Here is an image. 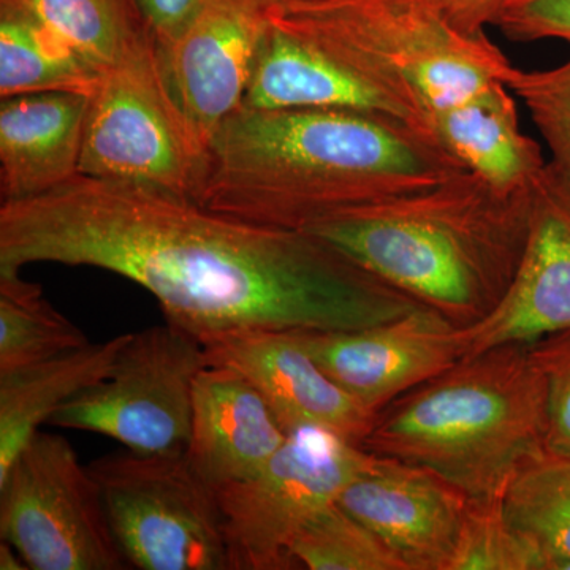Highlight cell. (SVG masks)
Wrapping results in <instances>:
<instances>
[{
    "label": "cell",
    "instance_id": "obj_28",
    "mask_svg": "<svg viewBox=\"0 0 570 570\" xmlns=\"http://www.w3.org/2000/svg\"><path fill=\"white\" fill-rule=\"evenodd\" d=\"M530 351L547 385V453L570 459V332L542 337Z\"/></svg>",
    "mask_w": 570,
    "mask_h": 570
},
{
    "label": "cell",
    "instance_id": "obj_7",
    "mask_svg": "<svg viewBox=\"0 0 570 570\" xmlns=\"http://www.w3.org/2000/svg\"><path fill=\"white\" fill-rule=\"evenodd\" d=\"M205 171L206 153L168 96L149 37L89 96L80 175L197 202Z\"/></svg>",
    "mask_w": 570,
    "mask_h": 570
},
{
    "label": "cell",
    "instance_id": "obj_17",
    "mask_svg": "<svg viewBox=\"0 0 570 570\" xmlns=\"http://www.w3.org/2000/svg\"><path fill=\"white\" fill-rule=\"evenodd\" d=\"M287 433L257 389L225 366H206L194 385L187 455L219 490L249 479L272 460Z\"/></svg>",
    "mask_w": 570,
    "mask_h": 570
},
{
    "label": "cell",
    "instance_id": "obj_18",
    "mask_svg": "<svg viewBox=\"0 0 570 570\" xmlns=\"http://www.w3.org/2000/svg\"><path fill=\"white\" fill-rule=\"evenodd\" d=\"M89 96L39 92L0 100V193L24 202L80 175ZM2 202V204H3Z\"/></svg>",
    "mask_w": 570,
    "mask_h": 570
},
{
    "label": "cell",
    "instance_id": "obj_30",
    "mask_svg": "<svg viewBox=\"0 0 570 570\" xmlns=\"http://www.w3.org/2000/svg\"><path fill=\"white\" fill-rule=\"evenodd\" d=\"M156 47L168 43L193 18L202 0H132Z\"/></svg>",
    "mask_w": 570,
    "mask_h": 570
},
{
    "label": "cell",
    "instance_id": "obj_23",
    "mask_svg": "<svg viewBox=\"0 0 570 570\" xmlns=\"http://www.w3.org/2000/svg\"><path fill=\"white\" fill-rule=\"evenodd\" d=\"M512 527L560 570L570 560V459L543 453L527 464L502 494Z\"/></svg>",
    "mask_w": 570,
    "mask_h": 570
},
{
    "label": "cell",
    "instance_id": "obj_24",
    "mask_svg": "<svg viewBox=\"0 0 570 570\" xmlns=\"http://www.w3.org/2000/svg\"><path fill=\"white\" fill-rule=\"evenodd\" d=\"M88 337L52 307L40 285L0 277V374L85 347Z\"/></svg>",
    "mask_w": 570,
    "mask_h": 570
},
{
    "label": "cell",
    "instance_id": "obj_20",
    "mask_svg": "<svg viewBox=\"0 0 570 570\" xmlns=\"http://www.w3.org/2000/svg\"><path fill=\"white\" fill-rule=\"evenodd\" d=\"M127 335L0 374V480L67 401L110 373Z\"/></svg>",
    "mask_w": 570,
    "mask_h": 570
},
{
    "label": "cell",
    "instance_id": "obj_9",
    "mask_svg": "<svg viewBox=\"0 0 570 570\" xmlns=\"http://www.w3.org/2000/svg\"><path fill=\"white\" fill-rule=\"evenodd\" d=\"M373 460L362 445L321 428L287 433L261 471L217 490L228 570L295 569L296 534Z\"/></svg>",
    "mask_w": 570,
    "mask_h": 570
},
{
    "label": "cell",
    "instance_id": "obj_15",
    "mask_svg": "<svg viewBox=\"0 0 570 570\" xmlns=\"http://www.w3.org/2000/svg\"><path fill=\"white\" fill-rule=\"evenodd\" d=\"M336 502L406 570H450L471 499L425 468L374 455Z\"/></svg>",
    "mask_w": 570,
    "mask_h": 570
},
{
    "label": "cell",
    "instance_id": "obj_22",
    "mask_svg": "<svg viewBox=\"0 0 570 570\" xmlns=\"http://www.w3.org/2000/svg\"><path fill=\"white\" fill-rule=\"evenodd\" d=\"M58 37L82 62L105 73L151 37L132 0H0Z\"/></svg>",
    "mask_w": 570,
    "mask_h": 570
},
{
    "label": "cell",
    "instance_id": "obj_2",
    "mask_svg": "<svg viewBox=\"0 0 570 570\" xmlns=\"http://www.w3.org/2000/svg\"><path fill=\"white\" fill-rule=\"evenodd\" d=\"M461 171L433 134L387 116L242 107L214 135L197 204L303 232L332 214L430 189Z\"/></svg>",
    "mask_w": 570,
    "mask_h": 570
},
{
    "label": "cell",
    "instance_id": "obj_12",
    "mask_svg": "<svg viewBox=\"0 0 570 570\" xmlns=\"http://www.w3.org/2000/svg\"><path fill=\"white\" fill-rule=\"evenodd\" d=\"M296 333L317 365L377 414L461 360L460 326L428 306L367 328Z\"/></svg>",
    "mask_w": 570,
    "mask_h": 570
},
{
    "label": "cell",
    "instance_id": "obj_32",
    "mask_svg": "<svg viewBox=\"0 0 570 570\" xmlns=\"http://www.w3.org/2000/svg\"><path fill=\"white\" fill-rule=\"evenodd\" d=\"M0 569L2 570H24L29 569L24 560L13 547L6 540H0Z\"/></svg>",
    "mask_w": 570,
    "mask_h": 570
},
{
    "label": "cell",
    "instance_id": "obj_3",
    "mask_svg": "<svg viewBox=\"0 0 570 570\" xmlns=\"http://www.w3.org/2000/svg\"><path fill=\"white\" fill-rule=\"evenodd\" d=\"M532 187L501 194L464 170L305 228L384 283L468 326L509 291L530 232Z\"/></svg>",
    "mask_w": 570,
    "mask_h": 570
},
{
    "label": "cell",
    "instance_id": "obj_26",
    "mask_svg": "<svg viewBox=\"0 0 570 570\" xmlns=\"http://www.w3.org/2000/svg\"><path fill=\"white\" fill-rule=\"evenodd\" d=\"M450 570H546V560L493 498L469 502Z\"/></svg>",
    "mask_w": 570,
    "mask_h": 570
},
{
    "label": "cell",
    "instance_id": "obj_27",
    "mask_svg": "<svg viewBox=\"0 0 570 570\" xmlns=\"http://www.w3.org/2000/svg\"><path fill=\"white\" fill-rule=\"evenodd\" d=\"M505 85L530 111L551 154L549 167L570 193V58L547 70L512 67Z\"/></svg>",
    "mask_w": 570,
    "mask_h": 570
},
{
    "label": "cell",
    "instance_id": "obj_19",
    "mask_svg": "<svg viewBox=\"0 0 570 570\" xmlns=\"http://www.w3.org/2000/svg\"><path fill=\"white\" fill-rule=\"evenodd\" d=\"M430 124L464 170L498 193L530 190L547 167L538 141L521 132L515 99L504 81L442 108Z\"/></svg>",
    "mask_w": 570,
    "mask_h": 570
},
{
    "label": "cell",
    "instance_id": "obj_6",
    "mask_svg": "<svg viewBox=\"0 0 570 570\" xmlns=\"http://www.w3.org/2000/svg\"><path fill=\"white\" fill-rule=\"evenodd\" d=\"M112 535L127 564L141 570H228L217 490L187 449L129 450L92 461Z\"/></svg>",
    "mask_w": 570,
    "mask_h": 570
},
{
    "label": "cell",
    "instance_id": "obj_16",
    "mask_svg": "<svg viewBox=\"0 0 570 570\" xmlns=\"http://www.w3.org/2000/svg\"><path fill=\"white\" fill-rule=\"evenodd\" d=\"M242 107L365 112L433 134L425 119L403 100L272 21L255 55Z\"/></svg>",
    "mask_w": 570,
    "mask_h": 570
},
{
    "label": "cell",
    "instance_id": "obj_1",
    "mask_svg": "<svg viewBox=\"0 0 570 570\" xmlns=\"http://www.w3.org/2000/svg\"><path fill=\"white\" fill-rule=\"evenodd\" d=\"M32 264L127 277L202 341L245 330L347 332L425 306L306 232L82 175L0 206V277Z\"/></svg>",
    "mask_w": 570,
    "mask_h": 570
},
{
    "label": "cell",
    "instance_id": "obj_8",
    "mask_svg": "<svg viewBox=\"0 0 570 570\" xmlns=\"http://www.w3.org/2000/svg\"><path fill=\"white\" fill-rule=\"evenodd\" d=\"M206 366L204 341L174 322L129 333L110 373L67 401L50 423L145 455L183 452L193 436L195 381Z\"/></svg>",
    "mask_w": 570,
    "mask_h": 570
},
{
    "label": "cell",
    "instance_id": "obj_29",
    "mask_svg": "<svg viewBox=\"0 0 570 570\" xmlns=\"http://www.w3.org/2000/svg\"><path fill=\"white\" fill-rule=\"evenodd\" d=\"M494 26L513 41L554 39L570 45V0H509Z\"/></svg>",
    "mask_w": 570,
    "mask_h": 570
},
{
    "label": "cell",
    "instance_id": "obj_33",
    "mask_svg": "<svg viewBox=\"0 0 570 570\" xmlns=\"http://www.w3.org/2000/svg\"><path fill=\"white\" fill-rule=\"evenodd\" d=\"M266 2H268V6H276V3L292 2V0H266Z\"/></svg>",
    "mask_w": 570,
    "mask_h": 570
},
{
    "label": "cell",
    "instance_id": "obj_14",
    "mask_svg": "<svg viewBox=\"0 0 570 570\" xmlns=\"http://www.w3.org/2000/svg\"><path fill=\"white\" fill-rule=\"evenodd\" d=\"M209 365L245 376L285 433L321 428L362 445L377 412L363 406L317 365L296 330H245L204 340Z\"/></svg>",
    "mask_w": 570,
    "mask_h": 570
},
{
    "label": "cell",
    "instance_id": "obj_11",
    "mask_svg": "<svg viewBox=\"0 0 570 570\" xmlns=\"http://www.w3.org/2000/svg\"><path fill=\"white\" fill-rule=\"evenodd\" d=\"M268 24L266 0H202L181 31L156 47L168 96L202 151L242 107Z\"/></svg>",
    "mask_w": 570,
    "mask_h": 570
},
{
    "label": "cell",
    "instance_id": "obj_25",
    "mask_svg": "<svg viewBox=\"0 0 570 570\" xmlns=\"http://www.w3.org/2000/svg\"><path fill=\"white\" fill-rule=\"evenodd\" d=\"M296 568L309 570H406L393 551L341 505H330L296 534Z\"/></svg>",
    "mask_w": 570,
    "mask_h": 570
},
{
    "label": "cell",
    "instance_id": "obj_4",
    "mask_svg": "<svg viewBox=\"0 0 570 570\" xmlns=\"http://www.w3.org/2000/svg\"><path fill=\"white\" fill-rule=\"evenodd\" d=\"M547 385L530 344L464 356L377 414L362 448L434 472L471 501L502 498L546 449Z\"/></svg>",
    "mask_w": 570,
    "mask_h": 570
},
{
    "label": "cell",
    "instance_id": "obj_13",
    "mask_svg": "<svg viewBox=\"0 0 570 570\" xmlns=\"http://www.w3.org/2000/svg\"><path fill=\"white\" fill-rule=\"evenodd\" d=\"M570 332V193L549 163L532 186L530 232L517 275L482 321L460 326L461 358Z\"/></svg>",
    "mask_w": 570,
    "mask_h": 570
},
{
    "label": "cell",
    "instance_id": "obj_31",
    "mask_svg": "<svg viewBox=\"0 0 570 570\" xmlns=\"http://www.w3.org/2000/svg\"><path fill=\"white\" fill-rule=\"evenodd\" d=\"M459 28L469 33L485 32L494 24L509 0H442Z\"/></svg>",
    "mask_w": 570,
    "mask_h": 570
},
{
    "label": "cell",
    "instance_id": "obj_5",
    "mask_svg": "<svg viewBox=\"0 0 570 570\" xmlns=\"http://www.w3.org/2000/svg\"><path fill=\"white\" fill-rule=\"evenodd\" d=\"M277 28L403 100L425 119L504 81L512 63L485 32L455 24L442 0H292Z\"/></svg>",
    "mask_w": 570,
    "mask_h": 570
},
{
    "label": "cell",
    "instance_id": "obj_10",
    "mask_svg": "<svg viewBox=\"0 0 570 570\" xmlns=\"http://www.w3.org/2000/svg\"><path fill=\"white\" fill-rule=\"evenodd\" d=\"M0 538L33 570L127 569L99 483L70 442L47 431L0 480Z\"/></svg>",
    "mask_w": 570,
    "mask_h": 570
},
{
    "label": "cell",
    "instance_id": "obj_21",
    "mask_svg": "<svg viewBox=\"0 0 570 570\" xmlns=\"http://www.w3.org/2000/svg\"><path fill=\"white\" fill-rule=\"evenodd\" d=\"M100 78L39 21L0 3V99L39 92L91 96Z\"/></svg>",
    "mask_w": 570,
    "mask_h": 570
}]
</instances>
